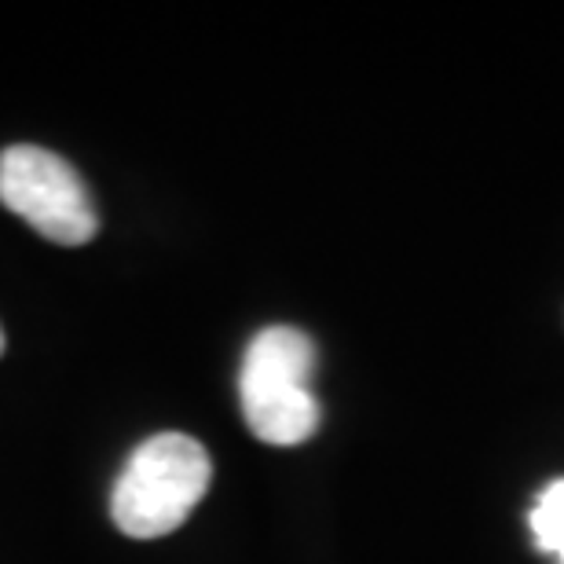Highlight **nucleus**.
Listing matches in <instances>:
<instances>
[{
    "label": "nucleus",
    "mask_w": 564,
    "mask_h": 564,
    "mask_svg": "<svg viewBox=\"0 0 564 564\" xmlns=\"http://www.w3.org/2000/svg\"><path fill=\"white\" fill-rule=\"evenodd\" d=\"M528 528H532L535 550L564 564V477L550 480L535 495L532 510H528Z\"/></svg>",
    "instance_id": "obj_4"
},
{
    "label": "nucleus",
    "mask_w": 564,
    "mask_h": 564,
    "mask_svg": "<svg viewBox=\"0 0 564 564\" xmlns=\"http://www.w3.org/2000/svg\"><path fill=\"white\" fill-rule=\"evenodd\" d=\"M0 356H4V330H0Z\"/></svg>",
    "instance_id": "obj_5"
},
{
    "label": "nucleus",
    "mask_w": 564,
    "mask_h": 564,
    "mask_svg": "<svg viewBox=\"0 0 564 564\" xmlns=\"http://www.w3.org/2000/svg\"><path fill=\"white\" fill-rule=\"evenodd\" d=\"M209 480V451L195 436L158 433L129 455L110 491V517L129 539H162L206 499Z\"/></svg>",
    "instance_id": "obj_1"
},
{
    "label": "nucleus",
    "mask_w": 564,
    "mask_h": 564,
    "mask_svg": "<svg viewBox=\"0 0 564 564\" xmlns=\"http://www.w3.org/2000/svg\"><path fill=\"white\" fill-rule=\"evenodd\" d=\"M315 345L293 326H268L250 341L239 375L246 425L272 447H297L319 429V400L312 392Z\"/></svg>",
    "instance_id": "obj_2"
},
{
    "label": "nucleus",
    "mask_w": 564,
    "mask_h": 564,
    "mask_svg": "<svg viewBox=\"0 0 564 564\" xmlns=\"http://www.w3.org/2000/svg\"><path fill=\"white\" fill-rule=\"evenodd\" d=\"M0 202L48 242L85 246L99 231L85 180L66 158L44 147L15 143L0 154Z\"/></svg>",
    "instance_id": "obj_3"
}]
</instances>
